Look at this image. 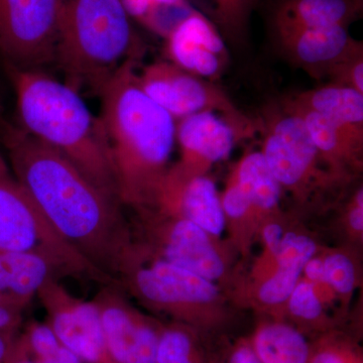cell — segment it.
Returning a JSON list of instances; mask_svg holds the SVG:
<instances>
[{
    "label": "cell",
    "instance_id": "obj_1",
    "mask_svg": "<svg viewBox=\"0 0 363 363\" xmlns=\"http://www.w3.org/2000/svg\"><path fill=\"white\" fill-rule=\"evenodd\" d=\"M0 136L11 175L45 219L71 247L116 283L133 250L121 201L20 126L0 121Z\"/></svg>",
    "mask_w": 363,
    "mask_h": 363
},
{
    "label": "cell",
    "instance_id": "obj_2",
    "mask_svg": "<svg viewBox=\"0 0 363 363\" xmlns=\"http://www.w3.org/2000/svg\"><path fill=\"white\" fill-rule=\"evenodd\" d=\"M131 59L107 83L99 97L121 204L156 199L176 143L177 121L150 99Z\"/></svg>",
    "mask_w": 363,
    "mask_h": 363
},
{
    "label": "cell",
    "instance_id": "obj_3",
    "mask_svg": "<svg viewBox=\"0 0 363 363\" xmlns=\"http://www.w3.org/2000/svg\"><path fill=\"white\" fill-rule=\"evenodd\" d=\"M6 69L16 93L18 126L121 201L104 123L88 108L83 95L45 70L9 64Z\"/></svg>",
    "mask_w": 363,
    "mask_h": 363
},
{
    "label": "cell",
    "instance_id": "obj_4",
    "mask_svg": "<svg viewBox=\"0 0 363 363\" xmlns=\"http://www.w3.org/2000/svg\"><path fill=\"white\" fill-rule=\"evenodd\" d=\"M143 47L121 0H59L55 65L64 82L99 96Z\"/></svg>",
    "mask_w": 363,
    "mask_h": 363
},
{
    "label": "cell",
    "instance_id": "obj_5",
    "mask_svg": "<svg viewBox=\"0 0 363 363\" xmlns=\"http://www.w3.org/2000/svg\"><path fill=\"white\" fill-rule=\"evenodd\" d=\"M0 252L42 257L63 278L116 284L55 230L11 172L0 176Z\"/></svg>",
    "mask_w": 363,
    "mask_h": 363
},
{
    "label": "cell",
    "instance_id": "obj_6",
    "mask_svg": "<svg viewBox=\"0 0 363 363\" xmlns=\"http://www.w3.org/2000/svg\"><path fill=\"white\" fill-rule=\"evenodd\" d=\"M145 94L176 121L199 112H214L238 128L253 133L259 124L242 113L212 81L194 75L172 62L156 61L138 72Z\"/></svg>",
    "mask_w": 363,
    "mask_h": 363
},
{
    "label": "cell",
    "instance_id": "obj_7",
    "mask_svg": "<svg viewBox=\"0 0 363 363\" xmlns=\"http://www.w3.org/2000/svg\"><path fill=\"white\" fill-rule=\"evenodd\" d=\"M59 0H0L4 64L45 70L55 65Z\"/></svg>",
    "mask_w": 363,
    "mask_h": 363
},
{
    "label": "cell",
    "instance_id": "obj_8",
    "mask_svg": "<svg viewBox=\"0 0 363 363\" xmlns=\"http://www.w3.org/2000/svg\"><path fill=\"white\" fill-rule=\"evenodd\" d=\"M61 279L48 281L37 294L60 343L87 363H114L107 350L96 305L71 295Z\"/></svg>",
    "mask_w": 363,
    "mask_h": 363
},
{
    "label": "cell",
    "instance_id": "obj_9",
    "mask_svg": "<svg viewBox=\"0 0 363 363\" xmlns=\"http://www.w3.org/2000/svg\"><path fill=\"white\" fill-rule=\"evenodd\" d=\"M116 284L130 289L149 304L173 310L210 302L218 294L211 281L194 272L164 259L143 267L131 259L130 253L121 267Z\"/></svg>",
    "mask_w": 363,
    "mask_h": 363
},
{
    "label": "cell",
    "instance_id": "obj_10",
    "mask_svg": "<svg viewBox=\"0 0 363 363\" xmlns=\"http://www.w3.org/2000/svg\"><path fill=\"white\" fill-rule=\"evenodd\" d=\"M92 301L99 311L105 343L114 363H156L162 330L131 309L117 284L100 286Z\"/></svg>",
    "mask_w": 363,
    "mask_h": 363
},
{
    "label": "cell",
    "instance_id": "obj_11",
    "mask_svg": "<svg viewBox=\"0 0 363 363\" xmlns=\"http://www.w3.org/2000/svg\"><path fill=\"white\" fill-rule=\"evenodd\" d=\"M252 135L214 112H199L177 121L176 143L181 149L178 168L169 172L176 178L202 175L204 167L225 159L240 138Z\"/></svg>",
    "mask_w": 363,
    "mask_h": 363
},
{
    "label": "cell",
    "instance_id": "obj_12",
    "mask_svg": "<svg viewBox=\"0 0 363 363\" xmlns=\"http://www.w3.org/2000/svg\"><path fill=\"white\" fill-rule=\"evenodd\" d=\"M168 61L207 80L218 79L229 61L225 40L206 14L194 9L167 35Z\"/></svg>",
    "mask_w": 363,
    "mask_h": 363
},
{
    "label": "cell",
    "instance_id": "obj_13",
    "mask_svg": "<svg viewBox=\"0 0 363 363\" xmlns=\"http://www.w3.org/2000/svg\"><path fill=\"white\" fill-rule=\"evenodd\" d=\"M348 28H300L274 33V37L279 51L291 63L313 77L323 78L333 67L363 54L362 42L351 37Z\"/></svg>",
    "mask_w": 363,
    "mask_h": 363
},
{
    "label": "cell",
    "instance_id": "obj_14",
    "mask_svg": "<svg viewBox=\"0 0 363 363\" xmlns=\"http://www.w3.org/2000/svg\"><path fill=\"white\" fill-rule=\"evenodd\" d=\"M156 201L176 208L182 218L188 219L207 233L219 235L225 225V214L214 182L205 176L176 178L167 173Z\"/></svg>",
    "mask_w": 363,
    "mask_h": 363
},
{
    "label": "cell",
    "instance_id": "obj_15",
    "mask_svg": "<svg viewBox=\"0 0 363 363\" xmlns=\"http://www.w3.org/2000/svg\"><path fill=\"white\" fill-rule=\"evenodd\" d=\"M363 0H274L269 13L274 33L300 28L348 26L362 18Z\"/></svg>",
    "mask_w": 363,
    "mask_h": 363
},
{
    "label": "cell",
    "instance_id": "obj_16",
    "mask_svg": "<svg viewBox=\"0 0 363 363\" xmlns=\"http://www.w3.org/2000/svg\"><path fill=\"white\" fill-rule=\"evenodd\" d=\"M164 234L162 259L209 281L223 274V262L210 242L206 231L199 226L180 218L169 224Z\"/></svg>",
    "mask_w": 363,
    "mask_h": 363
},
{
    "label": "cell",
    "instance_id": "obj_17",
    "mask_svg": "<svg viewBox=\"0 0 363 363\" xmlns=\"http://www.w3.org/2000/svg\"><path fill=\"white\" fill-rule=\"evenodd\" d=\"M63 279L42 257L25 253L0 252V296L28 307L48 281Z\"/></svg>",
    "mask_w": 363,
    "mask_h": 363
},
{
    "label": "cell",
    "instance_id": "obj_18",
    "mask_svg": "<svg viewBox=\"0 0 363 363\" xmlns=\"http://www.w3.org/2000/svg\"><path fill=\"white\" fill-rule=\"evenodd\" d=\"M286 99L363 135V94L357 91L328 83Z\"/></svg>",
    "mask_w": 363,
    "mask_h": 363
},
{
    "label": "cell",
    "instance_id": "obj_19",
    "mask_svg": "<svg viewBox=\"0 0 363 363\" xmlns=\"http://www.w3.org/2000/svg\"><path fill=\"white\" fill-rule=\"evenodd\" d=\"M281 105L302 119L320 156L339 161L351 159L362 150V135H358L322 114L297 106L289 100H283Z\"/></svg>",
    "mask_w": 363,
    "mask_h": 363
},
{
    "label": "cell",
    "instance_id": "obj_20",
    "mask_svg": "<svg viewBox=\"0 0 363 363\" xmlns=\"http://www.w3.org/2000/svg\"><path fill=\"white\" fill-rule=\"evenodd\" d=\"M260 363H309L311 348L305 336L283 323L264 325L252 343Z\"/></svg>",
    "mask_w": 363,
    "mask_h": 363
},
{
    "label": "cell",
    "instance_id": "obj_21",
    "mask_svg": "<svg viewBox=\"0 0 363 363\" xmlns=\"http://www.w3.org/2000/svg\"><path fill=\"white\" fill-rule=\"evenodd\" d=\"M252 206L272 210L278 206L281 187L267 166L262 152H250L241 159L234 176Z\"/></svg>",
    "mask_w": 363,
    "mask_h": 363
},
{
    "label": "cell",
    "instance_id": "obj_22",
    "mask_svg": "<svg viewBox=\"0 0 363 363\" xmlns=\"http://www.w3.org/2000/svg\"><path fill=\"white\" fill-rule=\"evenodd\" d=\"M207 16L218 28L225 43L234 47L247 44L250 18L259 0H207Z\"/></svg>",
    "mask_w": 363,
    "mask_h": 363
},
{
    "label": "cell",
    "instance_id": "obj_23",
    "mask_svg": "<svg viewBox=\"0 0 363 363\" xmlns=\"http://www.w3.org/2000/svg\"><path fill=\"white\" fill-rule=\"evenodd\" d=\"M156 363H204L194 336L180 327L162 329L157 344Z\"/></svg>",
    "mask_w": 363,
    "mask_h": 363
},
{
    "label": "cell",
    "instance_id": "obj_24",
    "mask_svg": "<svg viewBox=\"0 0 363 363\" xmlns=\"http://www.w3.org/2000/svg\"><path fill=\"white\" fill-rule=\"evenodd\" d=\"M21 337L40 363L54 362L62 346L49 324H30Z\"/></svg>",
    "mask_w": 363,
    "mask_h": 363
},
{
    "label": "cell",
    "instance_id": "obj_25",
    "mask_svg": "<svg viewBox=\"0 0 363 363\" xmlns=\"http://www.w3.org/2000/svg\"><path fill=\"white\" fill-rule=\"evenodd\" d=\"M316 252V245L311 238L293 233L284 234L276 257L279 267L304 269L308 260Z\"/></svg>",
    "mask_w": 363,
    "mask_h": 363
},
{
    "label": "cell",
    "instance_id": "obj_26",
    "mask_svg": "<svg viewBox=\"0 0 363 363\" xmlns=\"http://www.w3.org/2000/svg\"><path fill=\"white\" fill-rule=\"evenodd\" d=\"M302 269L290 267H279L276 274L260 286L259 297L267 305L285 302L297 286Z\"/></svg>",
    "mask_w": 363,
    "mask_h": 363
},
{
    "label": "cell",
    "instance_id": "obj_27",
    "mask_svg": "<svg viewBox=\"0 0 363 363\" xmlns=\"http://www.w3.org/2000/svg\"><path fill=\"white\" fill-rule=\"evenodd\" d=\"M288 300L291 313L298 319L314 321L321 315V302L311 283L297 284Z\"/></svg>",
    "mask_w": 363,
    "mask_h": 363
},
{
    "label": "cell",
    "instance_id": "obj_28",
    "mask_svg": "<svg viewBox=\"0 0 363 363\" xmlns=\"http://www.w3.org/2000/svg\"><path fill=\"white\" fill-rule=\"evenodd\" d=\"M326 283L340 294H348L353 290L355 283L354 267L347 257L343 255H329L324 260Z\"/></svg>",
    "mask_w": 363,
    "mask_h": 363
},
{
    "label": "cell",
    "instance_id": "obj_29",
    "mask_svg": "<svg viewBox=\"0 0 363 363\" xmlns=\"http://www.w3.org/2000/svg\"><path fill=\"white\" fill-rule=\"evenodd\" d=\"M326 77L333 84L344 86L363 94V54L333 67Z\"/></svg>",
    "mask_w": 363,
    "mask_h": 363
},
{
    "label": "cell",
    "instance_id": "obj_30",
    "mask_svg": "<svg viewBox=\"0 0 363 363\" xmlns=\"http://www.w3.org/2000/svg\"><path fill=\"white\" fill-rule=\"evenodd\" d=\"M221 204L224 214L233 219L242 218L252 208V203L236 183L235 179H233L230 185L226 189Z\"/></svg>",
    "mask_w": 363,
    "mask_h": 363
},
{
    "label": "cell",
    "instance_id": "obj_31",
    "mask_svg": "<svg viewBox=\"0 0 363 363\" xmlns=\"http://www.w3.org/2000/svg\"><path fill=\"white\" fill-rule=\"evenodd\" d=\"M26 308L0 296V332H18Z\"/></svg>",
    "mask_w": 363,
    "mask_h": 363
},
{
    "label": "cell",
    "instance_id": "obj_32",
    "mask_svg": "<svg viewBox=\"0 0 363 363\" xmlns=\"http://www.w3.org/2000/svg\"><path fill=\"white\" fill-rule=\"evenodd\" d=\"M309 363H360L353 357L350 351L343 350L334 345H324L312 352Z\"/></svg>",
    "mask_w": 363,
    "mask_h": 363
},
{
    "label": "cell",
    "instance_id": "obj_33",
    "mask_svg": "<svg viewBox=\"0 0 363 363\" xmlns=\"http://www.w3.org/2000/svg\"><path fill=\"white\" fill-rule=\"evenodd\" d=\"M4 363H40V362L30 353L21 335L18 334Z\"/></svg>",
    "mask_w": 363,
    "mask_h": 363
},
{
    "label": "cell",
    "instance_id": "obj_34",
    "mask_svg": "<svg viewBox=\"0 0 363 363\" xmlns=\"http://www.w3.org/2000/svg\"><path fill=\"white\" fill-rule=\"evenodd\" d=\"M227 363H260L252 345L240 344L229 355Z\"/></svg>",
    "mask_w": 363,
    "mask_h": 363
},
{
    "label": "cell",
    "instance_id": "obj_35",
    "mask_svg": "<svg viewBox=\"0 0 363 363\" xmlns=\"http://www.w3.org/2000/svg\"><path fill=\"white\" fill-rule=\"evenodd\" d=\"M283 236V228L279 224L271 223L264 229V240L274 255L278 252Z\"/></svg>",
    "mask_w": 363,
    "mask_h": 363
},
{
    "label": "cell",
    "instance_id": "obj_36",
    "mask_svg": "<svg viewBox=\"0 0 363 363\" xmlns=\"http://www.w3.org/2000/svg\"><path fill=\"white\" fill-rule=\"evenodd\" d=\"M307 278L317 283H326V274H325L324 262L318 259L308 260L304 267Z\"/></svg>",
    "mask_w": 363,
    "mask_h": 363
},
{
    "label": "cell",
    "instance_id": "obj_37",
    "mask_svg": "<svg viewBox=\"0 0 363 363\" xmlns=\"http://www.w3.org/2000/svg\"><path fill=\"white\" fill-rule=\"evenodd\" d=\"M350 223L355 230L362 231L363 229V191L360 189L355 197V206L350 213Z\"/></svg>",
    "mask_w": 363,
    "mask_h": 363
},
{
    "label": "cell",
    "instance_id": "obj_38",
    "mask_svg": "<svg viewBox=\"0 0 363 363\" xmlns=\"http://www.w3.org/2000/svg\"><path fill=\"white\" fill-rule=\"evenodd\" d=\"M18 335V332H0V363H4Z\"/></svg>",
    "mask_w": 363,
    "mask_h": 363
},
{
    "label": "cell",
    "instance_id": "obj_39",
    "mask_svg": "<svg viewBox=\"0 0 363 363\" xmlns=\"http://www.w3.org/2000/svg\"><path fill=\"white\" fill-rule=\"evenodd\" d=\"M52 363H83V360L79 358L75 353L62 345L58 351V354Z\"/></svg>",
    "mask_w": 363,
    "mask_h": 363
},
{
    "label": "cell",
    "instance_id": "obj_40",
    "mask_svg": "<svg viewBox=\"0 0 363 363\" xmlns=\"http://www.w3.org/2000/svg\"><path fill=\"white\" fill-rule=\"evenodd\" d=\"M156 4L172 6H191L190 0H152Z\"/></svg>",
    "mask_w": 363,
    "mask_h": 363
},
{
    "label": "cell",
    "instance_id": "obj_41",
    "mask_svg": "<svg viewBox=\"0 0 363 363\" xmlns=\"http://www.w3.org/2000/svg\"><path fill=\"white\" fill-rule=\"evenodd\" d=\"M9 164H7V161L6 157H4V155L0 152V176L6 175V174L9 173Z\"/></svg>",
    "mask_w": 363,
    "mask_h": 363
}]
</instances>
